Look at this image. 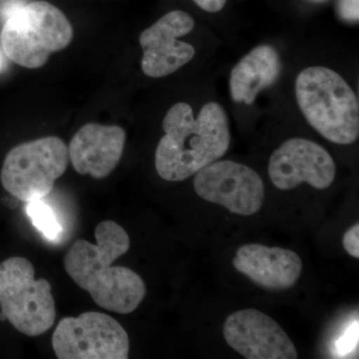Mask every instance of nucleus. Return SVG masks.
<instances>
[{"instance_id":"nucleus-1","label":"nucleus","mask_w":359,"mask_h":359,"mask_svg":"<svg viewBox=\"0 0 359 359\" xmlns=\"http://www.w3.org/2000/svg\"><path fill=\"white\" fill-rule=\"evenodd\" d=\"M96 244L77 240L65 257V269L78 287L86 290L104 309L129 314L145 297L146 285L138 273L112 266L130 249V238L119 224L107 219L95 229Z\"/></svg>"},{"instance_id":"nucleus-2","label":"nucleus","mask_w":359,"mask_h":359,"mask_svg":"<svg viewBox=\"0 0 359 359\" xmlns=\"http://www.w3.org/2000/svg\"><path fill=\"white\" fill-rule=\"evenodd\" d=\"M165 135L155 153L161 178L180 182L223 157L231 135L226 111L219 104H205L197 118L187 103H177L163 120Z\"/></svg>"},{"instance_id":"nucleus-3","label":"nucleus","mask_w":359,"mask_h":359,"mask_svg":"<svg viewBox=\"0 0 359 359\" xmlns=\"http://www.w3.org/2000/svg\"><path fill=\"white\" fill-rule=\"evenodd\" d=\"M299 109L309 125L328 141L349 145L359 136L358 99L339 73L313 66L295 83Z\"/></svg>"},{"instance_id":"nucleus-4","label":"nucleus","mask_w":359,"mask_h":359,"mask_svg":"<svg viewBox=\"0 0 359 359\" xmlns=\"http://www.w3.org/2000/svg\"><path fill=\"white\" fill-rule=\"evenodd\" d=\"M72 39V25L65 14L46 1L16 8L0 35L7 57L29 69L42 67L52 53L66 48Z\"/></svg>"},{"instance_id":"nucleus-5","label":"nucleus","mask_w":359,"mask_h":359,"mask_svg":"<svg viewBox=\"0 0 359 359\" xmlns=\"http://www.w3.org/2000/svg\"><path fill=\"white\" fill-rule=\"evenodd\" d=\"M0 309L18 332L39 337L56 320V306L50 283L35 278L32 262L13 257L0 264Z\"/></svg>"},{"instance_id":"nucleus-6","label":"nucleus","mask_w":359,"mask_h":359,"mask_svg":"<svg viewBox=\"0 0 359 359\" xmlns=\"http://www.w3.org/2000/svg\"><path fill=\"white\" fill-rule=\"evenodd\" d=\"M68 148L58 137H44L9 151L2 165L1 184L22 202L44 199L68 166Z\"/></svg>"},{"instance_id":"nucleus-7","label":"nucleus","mask_w":359,"mask_h":359,"mask_svg":"<svg viewBox=\"0 0 359 359\" xmlns=\"http://www.w3.org/2000/svg\"><path fill=\"white\" fill-rule=\"evenodd\" d=\"M52 347L59 359H127L130 339L112 316L87 311L59 321Z\"/></svg>"},{"instance_id":"nucleus-8","label":"nucleus","mask_w":359,"mask_h":359,"mask_svg":"<svg viewBox=\"0 0 359 359\" xmlns=\"http://www.w3.org/2000/svg\"><path fill=\"white\" fill-rule=\"evenodd\" d=\"M194 188L202 199L223 205L233 214L252 216L264 199L263 180L252 168L216 161L196 173Z\"/></svg>"},{"instance_id":"nucleus-9","label":"nucleus","mask_w":359,"mask_h":359,"mask_svg":"<svg viewBox=\"0 0 359 359\" xmlns=\"http://www.w3.org/2000/svg\"><path fill=\"white\" fill-rule=\"evenodd\" d=\"M337 166L325 148L302 138L285 141L271 155L269 175L276 188L290 191L302 183L325 190L334 183Z\"/></svg>"},{"instance_id":"nucleus-10","label":"nucleus","mask_w":359,"mask_h":359,"mask_svg":"<svg viewBox=\"0 0 359 359\" xmlns=\"http://www.w3.org/2000/svg\"><path fill=\"white\" fill-rule=\"evenodd\" d=\"M194 26L195 21L190 14L173 11L141 33L139 42L143 49L142 70L145 75L168 76L192 60L195 47L179 37L192 32Z\"/></svg>"},{"instance_id":"nucleus-11","label":"nucleus","mask_w":359,"mask_h":359,"mask_svg":"<svg viewBox=\"0 0 359 359\" xmlns=\"http://www.w3.org/2000/svg\"><path fill=\"white\" fill-rule=\"evenodd\" d=\"M226 344L247 359H297L294 342L271 316L255 309L231 313L224 325Z\"/></svg>"},{"instance_id":"nucleus-12","label":"nucleus","mask_w":359,"mask_h":359,"mask_svg":"<svg viewBox=\"0 0 359 359\" xmlns=\"http://www.w3.org/2000/svg\"><path fill=\"white\" fill-rule=\"evenodd\" d=\"M125 141L121 127L88 123L73 137L68 155L77 173L104 179L119 164Z\"/></svg>"},{"instance_id":"nucleus-13","label":"nucleus","mask_w":359,"mask_h":359,"mask_svg":"<svg viewBox=\"0 0 359 359\" xmlns=\"http://www.w3.org/2000/svg\"><path fill=\"white\" fill-rule=\"evenodd\" d=\"M233 266L252 282L269 290L294 287L301 276V257L292 250L259 244L242 245L233 261Z\"/></svg>"},{"instance_id":"nucleus-14","label":"nucleus","mask_w":359,"mask_h":359,"mask_svg":"<svg viewBox=\"0 0 359 359\" xmlns=\"http://www.w3.org/2000/svg\"><path fill=\"white\" fill-rule=\"evenodd\" d=\"M280 72L282 61L276 48L268 44L259 45L231 70V98L235 102L252 105L262 90L275 83Z\"/></svg>"},{"instance_id":"nucleus-15","label":"nucleus","mask_w":359,"mask_h":359,"mask_svg":"<svg viewBox=\"0 0 359 359\" xmlns=\"http://www.w3.org/2000/svg\"><path fill=\"white\" fill-rule=\"evenodd\" d=\"M26 214L32 219V224L52 242H58L62 235L63 226L58 214L43 199L33 200L26 205Z\"/></svg>"},{"instance_id":"nucleus-16","label":"nucleus","mask_w":359,"mask_h":359,"mask_svg":"<svg viewBox=\"0 0 359 359\" xmlns=\"http://www.w3.org/2000/svg\"><path fill=\"white\" fill-rule=\"evenodd\" d=\"M359 0H339V14L342 20L351 23L359 20Z\"/></svg>"},{"instance_id":"nucleus-17","label":"nucleus","mask_w":359,"mask_h":359,"mask_svg":"<svg viewBox=\"0 0 359 359\" xmlns=\"http://www.w3.org/2000/svg\"><path fill=\"white\" fill-rule=\"evenodd\" d=\"M344 250L351 257L358 259L359 257V226L356 224L351 230L346 231L344 237Z\"/></svg>"},{"instance_id":"nucleus-18","label":"nucleus","mask_w":359,"mask_h":359,"mask_svg":"<svg viewBox=\"0 0 359 359\" xmlns=\"http://www.w3.org/2000/svg\"><path fill=\"white\" fill-rule=\"evenodd\" d=\"M196 4L208 13H218L226 6V0H194Z\"/></svg>"},{"instance_id":"nucleus-19","label":"nucleus","mask_w":359,"mask_h":359,"mask_svg":"<svg viewBox=\"0 0 359 359\" xmlns=\"http://www.w3.org/2000/svg\"><path fill=\"white\" fill-rule=\"evenodd\" d=\"M311 2H316V4H320V2L327 1V0H309Z\"/></svg>"},{"instance_id":"nucleus-20","label":"nucleus","mask_w":359,"mask_h":359,"mask_svg":"<svg viewBox=\"0 0 359 359\" xmlns=\"http://www.w3.org/2000/svg\"><path fill=\"white\" fill-rule=\"evenodd\" d=\"M0 66H1V59H0Z\"/></svg>"}]
</instances>
